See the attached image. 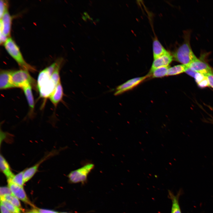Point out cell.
Returning <instances> with one entry per match:
<instances>
[{"label":"cell","mask_w":213,"mask_h":213,"mask_svg":"<svg viewBox=\"0 0 213 213\" xmlns=\"http://www.w3.org/2000/svg\"><path fill=\"white\" fill-rule=\"evenodd\" d=\"M4 45L8 53L22 69L32 72L35 71L34 68L25 61L19 47L12 38L10 37L8 38Z\"/></svg>","instance_id":"cell-1"},{"label":"cell","mask_w":213,"mask_h":213,"mask_svg":"<svg viewBox=\"0 0 213 213\" xmlns=\"http://www.w3.org/2000/svg\"><path fill=\"white\" fill-rule=\"evenodd\" d=\"M172 56L175 60L187 67L198 59L192 50L189 40H187L175 51Z\"/></svg>","instance_id":"cell-2"},{"label":"cell","mask_w":213,"mask_h":213,"mask_svg":"<svg viewBox=\"0 0 213 213\" xmlns=\"http://www.w3.org/2000/svg\"><path fill=\"white\" fill-rule=\"evenodd\" d=\"M81 167L71 171L67 177L70 182L73 183H83L87 180L88 176L94 169L95 165L92 161H83Z\"/></svg>","instance_id":"cell-3"},{"label":"cell","mask_w":213,"mask_h":213,"mask_svg":"<svg viewBox=\"0 0 213 213\" xmlns=\"http://www.w3.org/2000/svg\"><path fill=\"white\" fill-rule=\"evenodd\" d=\"M11 77L12 83L15 87L22 88L28 85H31L34 82L28 71L22 69L12 71Z\"/></svg>","instance_id":"cell-4"},{"label":"cell","mask_w":213,"mask_h":213,"mask_svg":"<svg viewBox=\"0 0 213 213\" xmlns=\"http://www.w3.org/2000/svg\"><path fill=\"white\" fill-rule=\"evenodd\" d=\"M59 151H52L45 155L40 160L33 166L24 170L23 175L24 183L27 182L31 179L38 170L40 164L44 161L56 155Z\"/></svg>","instance_id":"cell-5"},{"label":"cell","mask_w":213,"mask_h":213,"mask_svg":"<svg viewBox=\"0 0 213 213\" xmlns=\"http://www.w3.org/2000/svg\"><path fill=\"white\" fill-rule=\"evenodd\" d=\"M149 76L148 75L143 77L135 78L127 81L117 87L114 95H118L132 89L143 81Z\"/></svg>","instance_id":"cell-6"},{"label":"cell","mask_w":213,"mask_h":213,"mask_svg":"<svg viewBox=\"0 0 213 213\" xmlns=\"http://www.w3.org/2000/svg\"><path fill=\"white\" fill-rule=\"evenodd\" d=\"M197 73L205 75L213 73V70L206 62L198 59L192 62L188 67Z\"/></svg>","instance_id":"cell-7"},{"label":"cell","mask_w":213,"mask_h":213,"mask_svg":"<svg viewBox=\"0 0 213 213\" xmlns=\"http://www.w3.org/2000/svg\"><path fill=\"white\" fill-rule=\"evenodd\" d=\"M7 182L8 187L14 196L25 203L34 207L28 199L23 187L16 185L11 181H7Z\"/></svg>","instance_id":"cell-8"},{"label":"cell","mask_w":213,"mask_h":213,"mask_svg":"<svg viewBox=\"0 0 213 213\" xmlns=\"http://www.w3.org/2000/svg\"><path fill=\"white\" fill-rule=\"evenodd\" d=\"M173 59L172 55L167 51L162 56L154 59L151 68L150 73L157 68L169 66Z\"/></svg>","instance_id":"cell-9"},{"label":"cell","mask_w":213,"mask_h":213,"mask_svg":"<svg viewBox=\"0 0 213 213\" xmlns=\"http://www.w3.org/2000/svg\"><path fill=\"white\" fill-rule=\"evenodd\" d=\"M12 71L2 70L0 71V88L1 90L15 88L11 77Z\"/></svg>","instance_id":"cell-10"},{"label":"cell","mask_w":213,"mask_h":213,"mask_svg":"<svg viewBox=\"0 0 213 213\" xmlns=\"http://www.w3.org/2000/svg\"><path fill=\"white\" fill-rule=\"evenodd\" d=\"M12 18L8 10L0 18V31L7 37L10 33Z\"/></svg>","instance_id":"cell-11"},{"label":"cell","mask_w":213,"mask_h":213,"mask_svg":"<svg viewBox=\"0 0 213 213\" xmlns=\"http://www.w3.org/2000/svg\"><path fill=\"white\" fill-rule=\"evenodd\" d=\"M168 193V197L172 201L171 213H182L179 202L180 197L183 193L182 189H180L176 195L169 190Z\"/></svg>","instance_id":"cell-12"},{"label":"cell","mask_w":213,"mask_h":213,"mask_svg":"<svg viewBox=\"0 0 213 213\" xmlns=\"http://www.w3.org/2000/svg\"><path fill=\"white\" fill-rule=\"evenodd\" d=\"M51 78L38 88L41 97L47 98L50 96L56 85Z\"/></svg>","instance_id":"cell-13"},{"label":"cell","mask_w":213,"mask_h":213,"mask_svg":"<svg viewBox=\"0 0 213 213\" xmlns=\"http://www.w3.org/2000/svg\"><path fill=\"white\" fill-rule=\"evenodd\" d=\"M63 94V89L60 81L56 85L49 98L51 102L56 106L62 100Z\"/></svg>","instance_id":"cell-14"},{"label":"cell","mask_w":213,"mask_h":213,"mask_svg":"<svg viewBox=\"0 0 213 213\" xmlns=\"http://www.w3.org/2000/svg\"><path fill=\"white\" fill-rule=\"evenodd\" d=\"M0 167L1 171L5 175L7 180H10L14 175L12 172L9 164L1 154L0 156Z\"/></svg>","instance_id":"cell-15"},{"label":"cell","mask_w":213,"mask_h":213,"mask_svg":"<svg viewBox=\"0 0 213 213\" xmlns=\"http://www.w3.org/2000/svg\"><path fill=\"white\" fill-rule=\"evenodd\" d=\"M167 51L156 38L154 40L153 43V53L154 59L162 56Z\"/></svg>","instance_id":"cell-16"},{"label":"cell","mask_w":213,"mask_h":213,"mask_svg":"<svg viewBox=\"0 0 213 213\" xmlns=\"http://www.w3.org/2000/svg\"><path fill=\"white\" fill-rule=\"evenodd\" d=\"M27 100L29 106L33 111L34 107V101L31 85H28L22 88Z\"/></svg>","instance_id":"cell-17"},{"label":"cell","mask_w":213,"mask_h":213,"mask_svg":"<svg viewBox=\"0 0 213 213\" xmlns=\"http://www.w3.org/2000/svg\"><path fill=\"white\" fill-rule=\"evenodd\" d=\"M187 67L182 64H179L170 67L168 69L167 76H172L178 75L185 72Z\"/></svg>","instance_id":"cell-18"},{"label":"cell","mask_w":213,"mask_h":213,"mask_svg":"<svg viewBox=\"0 0 213 213\" xmlns=\"http://www.w3.org/2000/svg\"><path fill=\"white\" fill-rule=\"evenodd\" d=\"M169 66L163 67L156 69L150 73L152 74V76L154 78H160L167 76Z\"/></svg>","instance_id":"cell-19"},{"label":"cell","mask_w":213,"mask_h":213,"mask_svg":"<svg viewBox=\"0 0 213 213\" xmlns=\"http://www.w3.org/2000/svg\"><path fill=\"white\" fill-rule=\"evenodd\" d=\"M0 199L7 201L20 210L22 209L19 201L18 198L14 195H6Z\"/></svg>","instance_id":"cell-20"},{"label":"cell","mask_w":213,"mask_h":213,"mask_svg":"<svg viewBox=\"0 0 213 213\" xmlns=\"http://www.w3.org/2000/svg\"><path fill=\"white\" fill-rule=\"evenodd\" d=\"M61 61H58L57 62V66L56 69L51 76V80L53 81L56 85L60 81L59 76V70Z\"/></svg>","instance_id":"cell-21"},{"label":"cell","mask_w":213,"mask_h":213,"mask_svg":"<svg viewBox=\"0 0 213 213\" xmlns=\"http://www.w3.org/2000/svg\"><path fill=\"white\" fill-rule=\"evenodd\" d=\"M2 203L11 213H21L20 209L9 202L3 199H1Z\"/></svg>","instance_id":"cell-22"},{"label":"cell","mask_w":213,"mask_h":213,"mask_svg":"<svg viewBox=\"0 0 213 213\" xmlns=\"http://www.w3.org/2000/svg\"><path fill=\"white\" fill-rule=\"evenodd\" d=\"M24 172V170L14 175L11 180L8 181H11L16 185L23 187L24 183L23 180Z\"/></svg>","instance_id":"cell-23"},{"label":"cell","mask_w":213,"mask_h":213,"mask_svg":"<svg viewBox=\"0 0 213 213\" xmlns=\"http://www.w3.org/2000/svg\"><path fill=\"white\" fill-rule=\"evenodd\" d=\"M8 2L6 1L1 0L0 1V17L1 18L4 14L8 10Z\"/></svg>","instance_id":"cell-24"},{"label":"cell","mask_w":213,"mask_h":213,"mask_svg":"<svg viewBox=\"0 0 213 213\" xmlns=\"http://www.w3.org/2000/svg\"><path fill=\"white\" fill-rule=\"evenodd\" d=\"M7 195H13L10 188L7 187H1L0 189V198Z\"/></svg>","instance_id":"cell-25"},{"label":"cell","mask_w":213,"mask_h":213,"mask_svg":"<svg viewBox=\"0 0 213 213\" xmlns=\"http://www.w3.org/2000/svg\"><path fill=\"white\" fill-rule=\"evenodd\" d=\"M206 77V75L197 72L194 78L196 82L198 84L204 79Z\"/></svg>","instance_id":"cell-26"},{"label":"cell","mask_w":213,"mask_h":213,"mask_svg":"<svg viewBox=\"0 0 213 213\" xmlns=\"http://www.w3.org/2000/svg\"><path fill=\"white\" fill-rule=\"evenodd\" d=\"M197 85L199 87L201 88H204L209 86L207 77L198 83Z\"/></svg>","instance_id":"cell-27"},{"label":"cell","mask_w":213,"mask_h":213,"mask_svg":"<svg viewBox=\"0 0 213 213\" xmlns=\"http://www.w3.org/2000/svg\"><path fill=\"white\" fill-rule=\"evenodd\" d=\"M206 75L207 78L209 86L213 88V73H209Z\"/></svg>","instance_id":"cell-28"},{"label":"cell","mask_w":213,"mask_h":213,"mask_svg":"<svg viewBox=\"0 0 213 213\" xmlns=\"http://www.w3.org/2000/svg\"><path fill=\"white\" fill-rule=\"evenodd\" d=\"M185 72L189 76L193 78H194L195 74L197 73L191 68L187 67Z\"/></svg>","instance_id":"cell-29"},{"label":"cell","mask_w":213,"mask_h":213,"mask_svg":"<svg viewBox=\"0 0 213 213\" xmlns=\"http://www.w3.org/2000/svg\"><path fill=\"white\" fill-rule=\"evenodd\" d=\"M1 213H11L10 211L1 203L0 204Z\"/></svg>","instance_id":"cell-30"},{"label":"cell","mask_w":213,"mask_h":213,"mask_svg":"<svg viewBox=\"0 0 213 213\" xmlns=\"http://www.w3.org/2000/svg\"><path fill=\"white\" fill-rule=\"evenodd\" d=\"M37 210L40 213H58L57 212L49 210L39 209Z\"/></svg>","instance_id":"cell-31"},{"label":"cell","mask_w":213,"mask_h":213,"mask_svg":"<svg viewBox=\"0 0 213 213\" xmlns=\"http://www.w3.org/2000/svg\"><path fill=\"white\" fill-rule=\"evenodd\" d=\"M27 213H36L35 209H33L32 210L30 211Z\"/></svg>","instance_id":"cell-32"},{"label":"cell","mask_w":213,"mask_h":213,"mask_svg":"<svg viewBox=\"0 0 213 213\" xmlns=\"http://www.w3.org/2000/svg\"><path fill=\"white\" fill-rule=\"evenodd\" d=\"M35 209V211L36 212V213H40L36 209Z\"/></svg>","instance_id":"cell-33"},{"label":"cell","mask_w":213,"mask_h":213,"mask_svg":"<svg viewBox=\"0 0 213 213\" xmlns=\"http://www.w3.org/2000/svg\"><path fill=\"white\" fill-rule=\"evenodd\" d=\"M209 108L210 109H211L213 111V108L211 106H209Z\"/></svg>","instance_id":"cell-34"},{"label":"cell","mask_w":213,"mask_h":213,"mask_svg":"<svg viewBox=\"0 0 213 213\" xmlns=\"http://www.w3.org/2000/svg\"><path fill=\"white\" fill-rule=\"evenodd\" d=\"M65 213V212H63V213Z\"/></svg>","instance_id":"cell-35"}]
</instances>
